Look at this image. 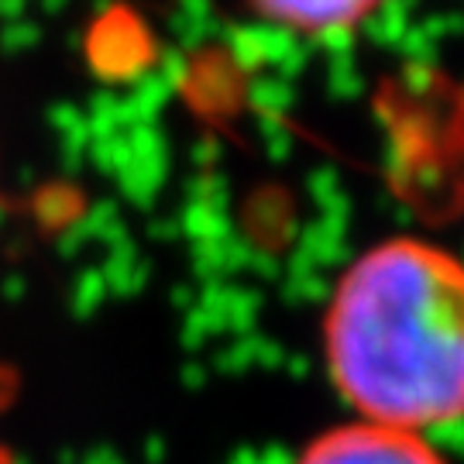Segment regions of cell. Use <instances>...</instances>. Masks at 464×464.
<instances>
[{"label":"cell","mask_w":464,"mask_h":464,"mask_svg":"<svg viewBox=\"0 0 464 464\" xmlns=\"http://www.w3.org/2000/svg\"><path fill=\"white\" fill-rule=\"evenodd\" d=\"M14 402H17V372L7 362H0V430H4L7 413L14 410ZM0 464H14V450L4 440V433H0Z\"/></svg>","instance_id":"obj_4"},{"label":"cell","mask_w":464,"mask_h":464,"mask_svg":"<svg viewBox=\"0 0 464 464\" xmlns=\"http://www.w3.org/2000/svg\"><path fill=\"white\" fill-rule=\"evenodd\" d=\"M324 351L358 420L427 433L464 420V258L392 237L334 285Z\"/></svg>","instance_id":"obj_1"},{"label":"cell","mask_w":464,"mask_h":464,"mask_svg":"<svg viewBox=\"0 0 464 464\" xmlns=\"http://www.w3.org/2000/svg\"><path fill=\"white\" fill-rule=\"evenodd\" d=\"M255 14L306 38L348 34L379 11L385 0H245Z\"/></svg>","instance_id":"obj_3"},{"label":"cell","mask_w":464,"mask_h":464,"mask_svg":"<svg viewBox=\"0 0 464 464\" xmlns=\"http://www.w3.org/2000/svg\"><path fill=\"white\" fill-rule=\"evenodd\" d=\"M296 464H448L427 433L354 420L314 437Z\"/></svg>","instance_id":"obj_2"}]
</instances>
